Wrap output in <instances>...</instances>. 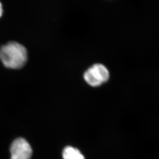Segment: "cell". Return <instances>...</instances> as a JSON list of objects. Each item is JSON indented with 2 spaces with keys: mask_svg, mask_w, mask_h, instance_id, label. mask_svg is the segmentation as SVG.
Masks as SVG:
<instances>
[{
  "mask_svg": "<svg viewBox=\"0 0 159 159\" xmlns=\"http://www.w3.org/2000/svg\"><path fill=\"white\" fill-rule=\"evenodd\" d=\"M0 60L7 68L20 69L27 62V50L18 42H8L0 48Z\"/></svg>",
  "mask_w": 159,
  "mask_h": 159,
  "instance_id": "obj_1",
  "label": "cell"
},
{
  "mask_svg": "<svg viewBox=\"0 0 159 159\" xmlns=\"http://www.w3.org/2000/svg\"><path fill=\"white\" fill-rule=\"evenodd\" d=\"M110 74L106 66L95 64L89 68L84 75V81L92 87H98L109 79Z\"/></svg>",
  "mask_w": 159,
  "mask_h": 159,
  "instance_id": "obj_2",
  "label": "cell"
},
{
  "mask_svg": "<svg viewBox=\"0 0 159 159\" xmlns=\"http://www.w3.org/2000/svg\"><path fill=\"white\" fill-rule=\"evenodd\" d=\"M10 152L11 159H30L33 154L30 144L22 137H19L12 142Z\"/></svg>",
  "mask_w": 159,
  "mask_h": 159,
  "instance_id": "obj_3",
  "label": "cell"
},
{
  "mask_svg": "<svg viewBox=\"0 0 159 159\" xmlns=\"http://www.w3.org/2000/svg\"><path fill=\"white\" fill-rule=\"evenodd\" d=\"M63 159H85L84 156L78 149L72 146H66L62 152Z\"/></svg>",
  "mask_w": 159,
  "mask_h": 159,
  "instance_id": "obj_4",
  "label": "cell"
},
{
  "mask_svg": "<svg viewBox=\"0 0 159 159\" xmlns=\"http://www.w3.org/2000/svg\"><path fill=\"white\" fill-rule=\"evenodd\" d=\"M3 14V8H2V5L0 2V17L2 16Z\"/></svg>",
  "mask_w": 159,
  "mask_h": 159,
  "instance_id": "obj_5",
  "label": "cell"
}]
</instances>
